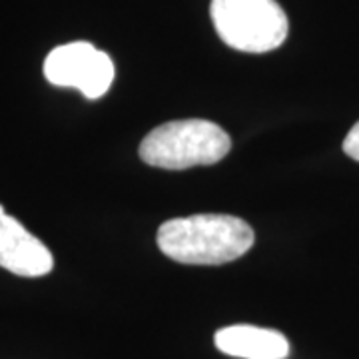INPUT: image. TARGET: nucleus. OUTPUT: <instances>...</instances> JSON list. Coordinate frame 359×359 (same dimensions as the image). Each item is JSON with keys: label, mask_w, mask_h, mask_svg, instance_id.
<instances>
[{"label": "nucleus", "mask_w": 359, "mask_h": 359, "mask_svg": "<svg viewBox=\"0 0 359 359\" xmlns=\"http://www.w3.org/2000/svg\"><path fill=\"white\" fill-rule=\"evenodd\" d=\"M344 152L349 158H353L355 162H359V122H355L347 132L346 140H344Z\"/></svg>", "instance_id": "7"}, {"label": "nucleus", "mask_w": 359, "mask_h": 359, "mask_svg": "<svg viewBox=\"0 0 359 359\" xmlns=\"http://www.w3.org/2000/svg\"><path fill=\"white\" fill-rule=\"evenodd\" d=\"M256 233L242 218L228 214H196L164 222L158 230L162 254L190 266H222L242 257Z\"/></svg>", "instance_id": "1"}, {"label": "nucleus", "mask_w": 359, "mask_h": 359, "mask_svg": "<svg viewBox=\"0 0 359 359\" xmlns=\"http://www.w3.org/2000/svg\"><path fill=\"white\" fill-rule=\"evenodd\" d=\"M210 16L219 39L233 50L250 54L280 48L290 30L276 0H212Z\"/></svg>", "instance_id": "3"}, {"label": "nucleus", "mask_w": 359, "mask_h": 359, "mask_svg": "<svg viewBox=\"0 0 359 359\" xmlns=\"http://www.w3.org/2000/svg\"><path fill=\"white\" fill-rule=\"evenodd\" d=\"M230 136L208 120H174L156 126L140 144L142 162L164 170H188L210 166L226 158Z\"/></svg>", "instance_id": "2"}, {"label": "nucleus", "mask_w": 359, "mask_h": 359, "mask_svg": "<svg viewBox=\"0 0 359 359\" xmlns=\"http://www.w3.org/2000/svg\"><path fill=\"white\" fill-rule=\"evenodd\" d=\"M0 268L22 278H40L50 273L54 257L34 233L0 205Z\"/></svg>", "instance_id": "5"}, {"label": "nucleus", "mask_w": 359, "mask_h": 359, "mask_svg": "<svg viewBox=\"0 0 359 359\" xmlns=\"http://www.w3.org/2000/svg\"><path fill=\"white\" fill-rule=\"evenodd\" d=\"M214 344L222 353L240 359H287L290 341L285 335L257 327V325H230L222 327L214 335Z\"/></svg>", "instance_id": "6"}, {"label": "nucleus", "mask_w": 359, "mask_h": 359, "mask_svg": "<svg viewBox=\"0 0 359 359\" xmlns=\"http://www.w3.org/2000/svg\"><path fill=\"white\" fill-rule=\"evenodd\" d=\"M116 68L106 52L90 42L56 46L44 60V76L60 88L80 90L88 100H98L114 82Z\"/></svg>", "instance_id": "4"}]
</instances>
